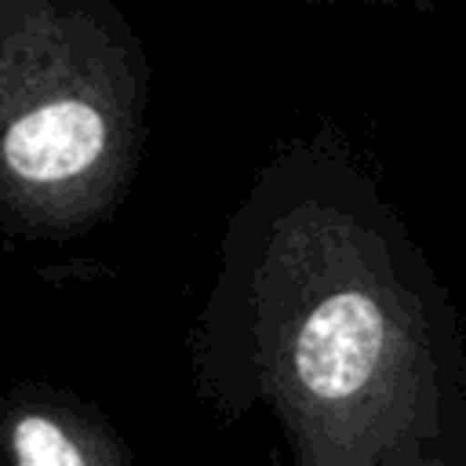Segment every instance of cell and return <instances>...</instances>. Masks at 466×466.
Instances as JSON below:
<instances>
[{
    "label": "cell",
    "mask_w": 466,
    "mask_h": 466,
    "mask_svg": "<svg viewBox=\"0 0 466 466\" xmlns=\"http://www.w3.org/2000/svg\"><path fill=\"white\" fill-rule=\"evenodd\" d=\"M106 142L102 116L76 98L47 102L18 116L4 135L7 164L33 182H58L84 171Z\"/></svg>",
    "instance_id": "cell-3"
},
{
    "label": "cell",
    "mask_w": 466,
    "mask_h": 466,
    "mask_svg": "<svg viewBox=\"0 0 466 466\" xmlns=\"http://www.w3.org/2000/svg\"><path fill=\"white\" fill-rule=\"evenodd\" d=\"M4 451L11 466H124L127 448L98 419L58 400H22L7 411Z\"/></svg>",
    "instance_id": "cell-2"
},
{
    "label": "cell",
    "mask_w": 466,
    "mask_h": 466,
    "mask_svg": "<svg viewBox=\"0 0 466 466\" xmlns=\"http://www.w3.org/2000/svg\"><path fill=\"white\" fill-rule=\"evenodd\" d=\"M448 309L426 258L379 200L342 222L339 273L284 317L273 393L299 466H375L433 400Z\"/></svg>",
    "instance_id": "cell-1"
}]
</instances>
